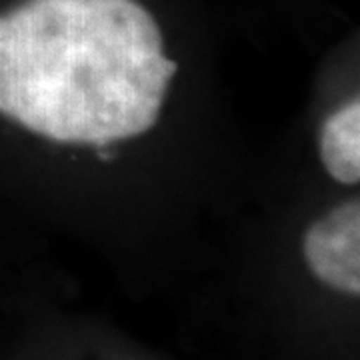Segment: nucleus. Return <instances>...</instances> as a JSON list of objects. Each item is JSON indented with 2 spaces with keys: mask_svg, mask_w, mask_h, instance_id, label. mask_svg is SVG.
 Returning a JSON list of instances; mask_svg holds the SVG:
<instances>
[{
  "mask_svg": "<svg viewBox=\"0 0 360 360\" xmlns=\"http://www.w3.org/2000/svg\"><path fill=\"white\" fill-rule=\"evenodd\" d=\"M319 155H321V160L326 172L333 176L335 180H338L340 184H347V186H352V184H359L360 182V168H354L342 162L340 156L336 153L335 148V136L326 130L321 132V139H319Z\"/></svg>",
  "mask_w": 360,
  "mask_h": 360,
  "instance_id": "obj_1",
  "label": "nucleus"
},
{
  "mask_svg": "<svg viewBox=\"0 0 360 360\" xmlns=\"http://www.w3.org/2000/svg\"><path fill=\"white\" fill-rule=\"evenodd\" d=\"M352 124H360V101L359 96H354L350 103H347L340 110H336L328 116L322 124V130L335 134L336 130L345 129V127H352Z\"/></svg>",
  "mask_w": 360,
  "mask_h": 360,
  "instance_id": "obj_2",
  "label": "nucleus"
},
{
  "mask_svg": "<svg viewBox=\"0 0 360 360\" xmlns=\"http://www.w3.org/2000/svg\"><path fill=\"white\" fill-rule=\"evenodd\" d=\"M354 217H360V200L354 198V200H347L340 206H336L335 210L328 214V219L324 220L328 226H336L340 222H345L348 219H354Z\"/></svg>",
  "mask_w": 360,
  "mask_h": 360,
  "instance_id": "obj_3",
  "label": "nucleus"
},
{
  "mask_svg": "<svg viewBox=\"0 0 360 360\" xmlns=\"http://www.w3.org/2000/svg\"><path fill=\"white\" fill-rule=\"evenodd\" d=\"M153 68H155L156 72L160 75L162 78H167V80H170V78L176 75V70H179V65L174 63V60H170V58H167L165 54L160 56V58H156L155 65H150Z\"/></svg>",
  "mask_w": 360,
  "mask_h": 360,
  "instance_id": "obj_4",
  "label": "nucleus"
},
{
  "mask_svg": "<svg viewBox=\"0 0 360 360\" xmlns=\"http://www.w3.org/2000/svg\"><path fill=\"white\" fill-rule=\"evenodd\" d=\"M98 156H101L103 160H112V158H115V155H112V153H108L106 148H98Z\"/></svg>",
  "mask_w": 360,
  "mask_h": 360,
  "instance_id": "obj_5",
  "label": "nucleus"
}]
</instances>
